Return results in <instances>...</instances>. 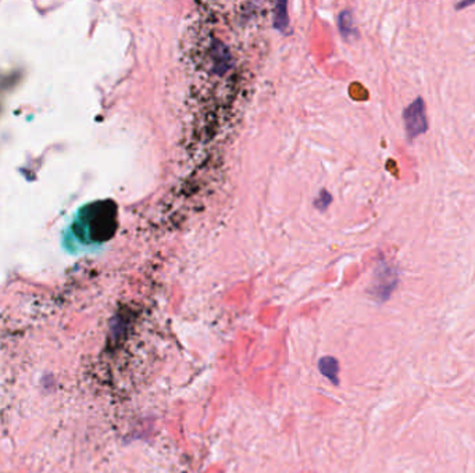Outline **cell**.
I'll list each match as a JSON object with an SVG mask.
<instances>
[{
	"label": "cell",
	"instance_id": "5b68a950",
	"mask_svg": "<svg viewBox=\"0 0 475 473\" xmlns=\"http://www.w3.org/2000/svg\"><path fill=\"white\" fill-rule=\"evenodd\" d=\"M339 30H341L343 36H351V35H356V28L353 25V18L349 11H343L339 15Z\"/></svg>",
	"mask_w": 475,
	"mask_h": 473
},
{
	"label": "cell",
	"instance_id": "7a4b0ae2",
	"mask_svg": "<svg viewBox=\"0 0 475 473\" xmlns=\"http://www.w3.org/2000/svg\"><path fill=\"white\" fill-rule=\"evenodd\" d=\"M403 121L409 139H414L420 136L428 129V119H426L425 104L421 97H417L410 106H407L403 111Z\"/></svg>",
	"mask_w": 475,
	"mask_h": 473
},
{
	"label": "cell",
	"instance_id": "3957f363",
	"mask_svg": "<svg viewBox=\"0 0 475 473\" xmlns=\"http://www.w3.org/2000/svg\"><path fill=\"white\" fill-rule=\"evenodd\" d=\"M397 285V272L389 265H382L378 268V271L374 278V283L371 286V294L378 301H386L391 296V293L395 290Z\"/></svg>",
	"mask_w": 475,
	"mask_h": 473
},
{
	"label": "cell",
	"instance_id": "277c9868",
	"mask_svg": "<svg viewBox=\"0 0 475 473\" xmlns=\"http://www.w3.org/2000/svg\"><path fill=\"white\" fill-rule=\"evenodd\" d=\"M318 368L325 378L331 380L334 385L339 383V362L335 357H322L321 360L318 361Z\"/></svg>",
	"mask_w": 475,
	"mask_h": 473
},
{
	"label": "cell",
	"instance_id": "8992f818",
	"mask_svg": "<svg viewBox=\"0 0 475 473\" xmlns=\"http://www.w3.org/2000/svg\"><path fill=\"white\" fill-rule=\"evenodd\" d=\"M285 3H279V5H278V17L277 18H275V27H278V28H281V30H283V28H285V27H287L288 25V18H287V10H285Z\"/></svg>",
	"mask_w": 475,
	"mask_h": 473
},
{
	"label": "cell",
	"instance_id": "52a82bcc",
	"mask_svg": "<svg viewBox=\"0 0 475 473\" xmlns=\"http://www.w3.org/2000/svg\"><path fill=\"white\" fill-rule=\"evenodd\" d=\"M329 203H331V196H329V193H327L325 190H322V192L320 193L318 198L316 200V206L320 208V210H325V208L328 207V204H329Z\"/></svg>",
	"mask_w": 475,
	"mask_h": 473
},
{
	"label": "cell",
	"instance_id": "ba28073f",
	"mask_svg": "<svg viewBox=\"0 0 475 473\" xmlns=\"http://www.w3.org/2000/svg\"><path fill=\"white\" fill-rule=\"evenodd\" d=\"M474 3H475V0H470V2H460V3H457V5H456L455 7H456V10H461V9H464V7H468V6L474 5Z\"/></svg>",
	"mask_w": 475,
	"mask_h": 473
},
{
	"label": "cell",
	"instance_id": "6da1fadb",
	"mask_svg": "<svg viewBox=\"0 0 475 473\" xmlns=\"http://www.w3.org/2000/svg\"><path fill=\"white\" fill-rule=\"evenodd\" d=\"M82 237L90 242H104L113 236L117 229V207L113 202H99L90 204L81 212L78 219Z\"/></svg>",
	"mask_w": 475,
	"mask_h": 473
}]
</instances>
